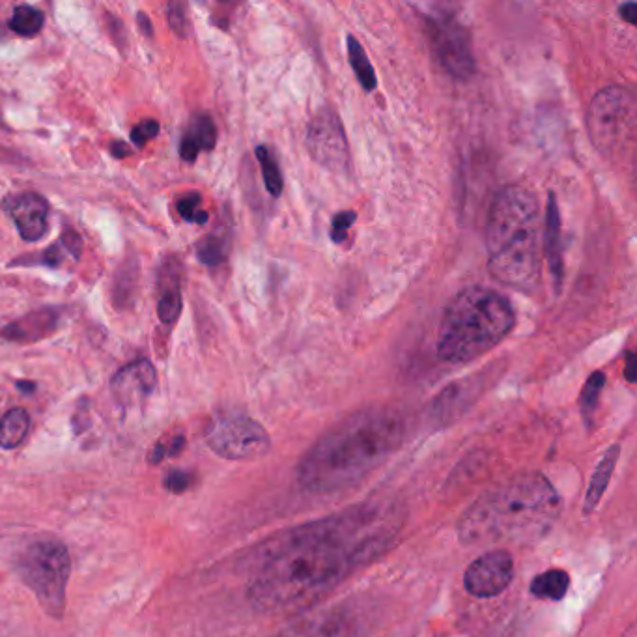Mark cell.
<instances>
[{
  "mask_svg": "<svg viewBox=\"0 0 637 637\" xmlns=\"http://www.w3.org/2000/svg\"><path fill=\"white\" fill-rule=\"evenodd\" d=\"M402 525L398 505L374 499L269 538L247 589L251 606L266 615H298L318 606L359 568L380 559Z\"/></svg>",
  "mask_w": 637,
  "mask_h": 637,
  "instance_id": "6da1fadb",
  "label": "cell"
},
{
  "mask_svg": "<svg viewBox=\"0 0 637 637\" xmlns=\"http://www.w3.org/2000/svg\"><path fill=\"white\" fill-rule=\"evenodd\" d=\"M404 436L406 425L398 411H357L327 430L301 458L299 486L314 496L344 492L397 453Z\"/></svg>",
  "mask_w": 637,
  "mask_h": 637,
  "instance_id": "7a4b0ae2",
  "label": "cell"
},
{
  "mask_svg": "<svg viewBox=\"0 0 637 637\" xmlns=\"http://www.w3.org/2000/svg\"><path fill=\"white\" fill-rule=\"evenodd\" d=\"M563 509L559 492L540 471H524L477 497L456 524L464 546L524 544L546 537Z\"/></svg>",
  "mask_w": 637,
  "mask_h": 637,
  "instance_id": "3957f363",
  "label": "cell"
},
{
  "mask_svg": "<svg viewBox=\"0 0 637 637\" xmlns=\"http://www.w3.org/2000/svg\"><path fill=\"white\" fill-rule=\"evenodd\" d=\"M488 269L499 283L529 290L540 281V206L525 185L497 193L486 219Z\"/></svg>",
  "mask_w": 637,
  "mask_h": 637,
  "instance_id": "277c9868",
  "label": "cell"
},
{
  "mask_svg": "<svg viewBox=\"0 0 637 637\" xmlns=\"http://www.w3.org/2000/svg\"><path fill=\"white\" fill-rule=\"evenodd\" d=\"M516 314L509 299L486 286H469L454 296L438 331L439 359L469 363L488 354L510 333Z\"/></svg>",
  "mask_w": 637,
  "mask_h": 637,
  "instance_id": "5b68a950",
  "label": "cell"
},
{
  "mask_svg": "<svg viewBox=\"0 0 637 637\" xmlns=\"http://www.w3.org/2000/svg\"><path fill=\"white\" fill-rule=\"evenodd\" d=\"M70 572V552L55 538L32 542L21 552L17 561L19 578L27 583L45 613L53 619L64 617Z\"/></svg>",
  "mask_w": 637,
  "mask_h": 637,
  "instance_id": "8992f818",
  "label": "cell"
},
{
  "mask_svg": "<svg viewBox=\"0 0 637 637\" xmlns=\"http://www.w3.org/2000/svg\"><path fill=\"white\" fill-rule=\"evenodd\" d=\"M380 606L369 596L305 609L277 637H367L380 623Z\"/></svg>",
  "mask_w": 637,
  "mask_h": 637,
  "instance_id": "52a82bcc",
  "label": "cell"
},
{
  "mask_svg": "<svg viewBox=\"0 0 637 637\" xmlns=\"http://www.w3.org/2000/svg\"><path fill=\"white\" fill-rule=\"evenodd\" d=\"M636 122V100L623 86L602 88L587 111L591 141L606 157L621 156L628 150L636 135Z\"/></svg>",
  "mask_w": 637,
  "mask_h": 637,
  "instance_id": "ba28073f",
  "label": "cell"
},
{
  "mask_svg": "<svg viewBox=\"0 0 637 637\" xmlns=\"http://www.w3.org/2000/svg\"><path fill=\"white\" fill-rule=\"evenodd\" d=\"M204 438L213 453L227 460H256L271 449L268 430L253 417L238 411L215 415Z\"/></svg>",
  "mask_w": 637,
  "mask_h": 637,
  "instance_id": "9c48e42d",
  "label": "cell"
},
{
  "mask_svg": "<svg viewBox=\"0 0 637 637\" xmlns=\"http://www.w3.org/2000/svg\"><path fill=\"white\" fill-rule=\"evenodd\" d=\"M428 38L439 64L449 75L466 81L475 73V57L466 27L449 14H430L426 17Z\"/></svg>",
  "mask_w": 637,
  "mask_h": 637,
  "instance_id": "30bf717a",
  "label": "cell"
},
{
  "mask_svg": "<svg viewBox=\"0 0 637 637\" xmlns=\"http://www.w3.org/2000/svg\"><path fill=\"white\" fill-rule=\"evenodd\" d=\"M307 146L312 159L324 169L344 174L350 169V150L346 131L333 109H322L307 128Z\"/></svg>",
  "mask_w": 637,
  "mask_h": 637,
  "instance_id": "8fae6325",
  "label": "cell"
},
{
  "mask_svg": "<svg viewBox=\"0 0 637 637\" xmlns=\"http://www.w3.org/2000/svg\"><path fill=\"white\" fill-rule=\"evenodd\" d=\"M514 580V559L503 548H492L479 555L464 574L469 595L492 598L509 589Z\"/></svg>",
  "mask_w": 637,
  "mask_h": 637,
  "instance_id": "7c38bea8",
  "label": "cell"
},
{
  "mask_svg": "<svg viewBox=\"0 0 637 637\" xmlns=\"http://www.w3.org/2000/svg\"><path fill=\"white\" fill-rule=\"evenodd\" d=\"M4 210L14 219L19 236L25 241L42 240L47 232L49 204L38 193H23L4 200Z\"/></svg>",
  "mask_w": 637,
  "mask_h": 637,
  "instance_id": "4fadbf2b",
  "label": "cell"
},
{
  "mask_svg": "<svg viewBox=\"0 0 637 637\" xmlns=\"http://www.w3.org/2000/svg\"><path fill=\"white\" fill-rule=\"evenodd\" d=\"M156 383V367L148 359H139L114 374L111 389L120 404L135 406L154 393Z\"/></svg>",
  "mask_w": 637,
  "mask_h": 637,
  "instance_id": "5bb4252c",
  "label": "cell"
},
{
  "mask_svg": "<svg viewBox=\"0 0 637 637\" xmlns=\"http://www.w3.org/2000/svg\"><path fill=\"white\" fill-rule=\"evenodd\" d=\"M60 311L53 307H43L38 311L29 312L27 316L14 320L12 324L0 329V337L12 342H36V340L45 339L51 333L57 331L60 326Z\"/></svg>",
  "mask_w": 637,
  "mask_h": 637,
  "instance_id": "9a60e30c",
  "label": "cell"
},
{
  "mask_svg": "<svg viewBox=\"0 0 637 637\" xmlns=\"http://www.w3.org/2000/svg\"><path fill=\"white\" fill-rule=\"evenodd\" d=\"M563 232H561V213L557 206L555 195L550 193L548 208H546V219H544V253L548 258V268L552 273L555 290H561L563 284Z\"/></svg>",
  "mask_w": 637,
  "mask_h": 637,
  "instance_id": "2e32d148",
  "label": "cell"
},
{
  "mask_svg": "<svg viewBox=\"0 0 637 637\" xmlns=\"http://www.w3.org/2000/svg\"><path fill=\"white\" fill-rule=\"evenodd\" d=\"M475 385L477 382L454 383L451 387H447L443 393H439L438 398L432 402V410L430 417L438 423V425H447L454 421L460 413L468 410L469 404L473 402V393H475Z\"/></svg>",
  "mask_w": 637,
  "mask_h": 637,
  "instance_id": "e0dca14e",
  "label": "cell"
},
{
  "mask_svg": "<svg viewBox=\"0 0 637 637\" xmlns=\"http://www.w3.org/2000/svg\"><path fill=\"white\" fill-rule=\"evenodd\" d=\"M217 144V128L212 116L199 114L193 118L191 126L185 131L182 141H180V156L187 163L197 161L200 152H212Z\"/></svg>",
  "mask_w": 637,
  "mask_h": 637,
  "instance_id": "ac0fdd59",
  "label": "cell"
},
{
  "mask_svg": "<svg viewBox=\"0 0 637 637\" xmlns=\"http://www.w3.org/2000/svg\"><path fill=\"white\" fill-rule=\"evenodd\" d=\"M619 454H621V445L615 443L609 447L606 454L602 456L600 464L596 466L595 473L589 482V488H587V494H585V503H583L585 514H591L598 507V503L602 501V496L608 490L609 481L613 477L615 466L619 462Z\"/></svg>",
  "mask_w": 637,
  "mask_h": 637,
  "instance_id": "d6986e66",
  "label": "cell"
},
{
  "mask_svg": "<svg viewBox=\"0 0 637 637\" xmlns=\"http://www.w3.org/2000/svg\"><path fill=\"white\" fill-rule=\"evenodd\" d=\"M81 249H83L81 236L73 230H68L58 238L55 245L45 249L40 258L30 256L29 260H15V264H42V266H49V268H60L66 255H70L73 260H79Z\"/></svg>",
  "mask_w": 637,
  "mask_h": 637,
  "instance_id": "ffe728a7",
  "label": "cell"
},
{
  "mask_svg": "<svg viewBox=\"0 0 637 637\" xmlns=\"http://www.w3.org/2000/svg\"><path fill=\"white\" fill-rule=\"evenodd\" d=\"M568 589H570V576L567 570H561V568H550L540 572L529 585L531 595L542 600H552V602L563 600L567 596Z\"/></svg>",
  "mask_w": 637,
  "mask_h": 637,
  "instance_id": "44dd1931",
  "label": "cell"
},
{
  "mask_svg": "<svg viewBox=\"0 0 637 637\" xmlns=\"http://www.w3.org/2000/svg\"><path fill=\"white\" fill-rule=\"evenodd\" d=\"M30 415L21 408L8 411L0 419V447L6 451L17 449L29 436Z\"/></svg>",
  "mask_w": 637,
  "mask_h": 637,
  "instance_id": "7402d4cb",
  "label": "cell"
},
{
  "mask_svg": "<svg viewBox=\"0 0 637 637\" xmlns=\"http://www.w3.org/2000/svg\"><path fill=\"white\" fill-rule=\"evenodd\" d=\"M348 57H350V66L355 71L357 79L361 86L365 90L372 92L376 86H378V79H376V71L370 64L369 57L363 49V45L355 40L354 36H348Z\"/></svg>",
  "mask_w": 637,
  "mask_h": 637,
  "instance_id": "603a6c76",
  "label": "cell"
},
{
  "mask_svg": "<svg viewBox=\"0 0 637 637\" xmlns=\"http://www.w3.org/2000/svg\"><path fill=\"white\" fill-rule=\"evenodd\" d=\"M45 17L40 10L32 8L29 4H21L14 10V15L10 19V29L14 30L17 36L30 38L36 36L43 29Z\"/></svg>",
  "mask_w": 637,
  "mask_h": 637,
  "instance_id": "cb8c5ba5",
  "label": "cell"
},
{
  "mask_svg": "<svg viewBox=\"0 0 637 637\" xmlns=\"http://www.w3.org/2000/svg\"><path fill=\"white\" fill-rule=\"evenodd\" d=\"M256 159L260 163V169H262V176H264V185L268 189L271 197H279L283 193V174L281 169L277 165V159L271 154L268 146H258L256 148Z\"/></svg>",
  "mask_w": 637,
  "mask_h": 637,
  "instance_id": "d4e9b609",
  "label": "cell"
},
{
  "mask_svg": "<svg viewBox=\"0 0 637 637\" xmlns=\"http://www.w3.org/2000/svg\"><path fill=\"white\" fill-rule=\"evenodd\" d=\"M604 385H606V376L602 372H595L593 376H589V380H587L583 391H581V413H583L587 423H591V419L595 415L596 406H598V400H600V393H602Z\"/></svg>",
  "mask_w": 637,
  "mask_h": 637,
  "instance_id": "484cf974",
  "label": "cell"
},
{
  "mask_svg": "<svg viewBox=\"0 0 637 637\" xmlns=\"http://www.w3.org/2000/svg\"><path fill=\"white\" fill-rule=\"evenodd\" d=\"M197 256L204 266L215 268L227 258V241L219 236H208L197 245Z\"/></svg>",
  "mask_w": 637,
  "mask_h": 637,
  "instance_id": "4316f807",
  "label": "cell"
},
{
  "mask_svg": "<svg viewBox=\"0 0 637 637\" xmlns=\"http://www.w3.org/2000/svg\"><path fill=\"white\" fill-rule=\"evenodd\" d=\"M180 312H182V294L178 290V284H174L172 288H167L161 294V299L157 303V314L163 324H174Z\"/></svg>",
  "mask_w": 637,
  "mask_h": 637,
  "instance_id": "83f0119b",
  "label": "cell"
},
{
  "mask_svg": "<svg viewBox=\"0 0 637 637\" xmlns=\"http://www.w3.org/2000/svg\"><path fill=\"white\" fill-rule=\"evenodd\" d=\"M202 199H200L199 193H189L184 195L182 199L178 200L176 204V210L180 213V217L185 219L187 223H193V225H206L210 215L206 210H202Z\"/></svg>",
  "mask_w": 637,
  "mask_h": 637,
  "instance_id": "f1b7e54d",
  "label": "cell"
},
{
  "mask_svg": "<svg viewBox=\"0 0 637 637\" xmlns=\"http://www.w3.org/2000/svg\"><path fill=\"white\" fill-rule=\"evenodd\" d=\"M185 447V438L180 434V436H174V438L163 439V441H159L156 447H154V451L150 453V462L152 464H159L161 460H165L167 456H176V454L182 453Z\"/></svg>",
  "mask_w": 637,
  "mask_h": 637,
  "instance_id": "f546056e",
  "label": "cell"
},
{
  "mask_svg": "<svg viewBox=\"0 0 637 637\" xmlns=\"http://www.w3.org/2000/svg\"><path fill=\"white\" fill-rule=\"evenodd\" d=\"M159 129H161V126H159L157 120L146 118V120H142L135 128L131 129V141L137 148H142V146H146V142L156 139L157 135H159Z\"/></svg>",
  "mask_w": 637,
  "mask_h": 637,
  "instance_id": "4dcf8cb0",
  "label": "cell"
},
{
  "mask_svg": "<svg viewBox=\"0 0 637 637\" xmlns=\"http://www.w3.org/2000/svg\"><path fill=\"white\" fill-rule=\"evenodd\" d=\"M193 484H195V475L191 471L172 469L165 477V488L172 494H184L189 488H193Z\"/></svg>",
  "mask_w": 637,
  "mask_h": 637,
  "instance_id": "1f68e13d",
  "label": "cell"
},
{
  "mask_svg": "<svg viewBox=\"0 0 637 637\" xmlns=\"http://www.w3.org/2000/svg\"><path fill=\"white\" fill-rule=\"evenodd\" d=\"M167 17H169L170 29L174 30L178 36H184L185 38L189 34L191 25H189V19H187V14H185L184 4H176V2L169 4Z\"/></svg>",
  "mask_w": 637,
  "mask_h": 637,
  "instance_id": "d6a6232c",
  "label": "cell"
},
{
  "mask_svg": "<svg viewBox=\"0 0 637 637\" xmlns=\"http://www.w3.org/2000/svg\"><path fill=\"white\" fill-rule=\"evenodd\" d=\"M355 212H342L333 217V225H331V240L335 243H342L348 238V230L355 223Z\"/></svg>",
  "mask_w": 637,
  "mask_h": 637,
  "instance_id": "836d02e7",
  "label": "cell"
},
{
  "mask_svg": "<svg viewBox=\"0 0 637 637\" xmlns=\"http://www.w3.org/2000/svg\"><path fill=\"white\" fill-rule=\"evenodd\" d=\"M619 14L623 17L626 23L630 25H636L637 23V6L634 2H626L621 8H619Z\"/></svg>",
  "mask_w": 637,
  "mask_h": 637,
  "instance_id": "e575fe53",
  "label": "cell"
},
{
  "mask_svg": "<svg viewBox=\"0 0 637 637\" xmlns=\"http://www.w3.org/2000/svg\"><path fill=\"white\" fill-rule=\"evenodd\" d=\"M636 363V355L630 352L628 357H626V369H624V376H626V380L630 383L636 382Z\"/></svg>",
  "mask_w": 637,
  "mask_h": 637,
  "instance_id": "d590c367",
  "label": "cell"
},
{
  "mask_svg": "<svg viewBox=\"0 0 637 637\" xmlns=\"http://www.w3.org/2000/svg\"><path fill=\"white\" fill-rule=\"evenodd\" d=\"M111 154L114 157H118V159H122V157H128L131 154V150L124 142L116 141L111 144Z\"/></svg>",
  "mask_w": 637,
  "mask_h": 637,
  "instance_id": "8d00e7d4",
  "label": "cell"
},
{
  "mask_svg": "<svg viewBox=\"0 0 637 637\" xmlns=\"http://www.w3.org/2000/svg\"><path fill=\"white\" fill-rule=\"evenodd\" d=\"M137 21H139V27H141L142 32L146 34V36H152L154 34V29H152V23H150V19L146 17V14L137 15Z\"/></svg>",
  "mask_w": 637,
  "mask_h": 637,
  "instance_id": "74e56055",
  "label": "cell"
},
{
  "mask_svg": "<svg viewBox=\"0 0 637 637\" xmlns=\"http://www.w3.org/2000/svg\"><path fill=\"white\" fill-rule=\"evenodd\" d=\"M17 387H19L21 391H25V393H32V391H34V383L30 382H17Z\"/></svg>",
  "mask_w": 637,
  "mask_h": 637,
  "instance_id": "f35d334b",
  "label": "cell"
}]
</instances>
